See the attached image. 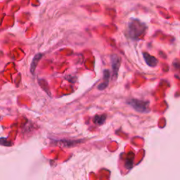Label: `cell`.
<instances>
[{"label": "cell", "mask_w": 180, "mask_h": 180, "mask_svg": "<svg viewBox=\"0 0 180 180\" xmlns=\"http://www.w3.org/2000/svg\"><path fill=\"white\" fill-rule=\"evenodd\" d=\"M146 29V24L138 19L130 20L128 24V34L132 39H138L144 33Z\"/></svg>", "instance_id": "obj_1"}, {"label": "cell", "mask_w": 180, "mask_h": 180, "mask_svg": "<svg viewBox=\"0 0 180 180\" xmlns=\"http://www.w3.org/2000/svg\"><path fill=\"white\" fill-rule=\"evenodd\" d=\"M128 103L137 112L148 113L149 111V102L138 99H130Z\"/></svg>", "instance_id": "obj_2"}, {"label": "cell", "mask_w": 180, "mask_h": 180, "mask_svg": "<svg viewBox=\"0 0 180 180\" xmlns=\"http://www.w3.org/2000/svg\"><path fill=\"white\" fill-rule=\"evenodd\" d=\"M111 67L113 70V75L115 78L117 77L118 70H119V68L120 66V63H121V59L118 55L113 54L112 55L111 58Z\"/></svg>", "instance_id": "obj_3"}, {"label": "cell", "mask_w": 180, "mask_h": 180, "mask_svg": "<svg viewBox=\"0 0 180 180\" xmlns=\"http://www.w3.org/2000/svg\"><path fill=\"white\" fill-rule=\"evenodd\" d=\"M143 56H144V58L145 61H146V64L149 66H150V67H156L157 66L158 61L157 59L154 56H151L148 53H144L143 54Z\"/></svg>", "instance_id": "obj_4"}, {"label": "cell", "mask_w": 180, "mask_h": 180, "mask_svg": "<svg viewBox=\"0 0 180 180\" xmlns=\"http://www.w3.org/2000/svg\"><path fill=\"white\" fill-rule=\"evenodd\" d=\"M42 56H43L42 54L38 53V54H37L36 55L34 56V58H33V61H32L31 65H30V72L32 74H33V75H34V72H35V70H36V68H37V66H38L39 61L41 60L42 58Z\"/></svg>", "instance_id": "obj_5"}, {"label": "cell", "mask_w": 180, "mask_h": 180, "mask_svg": "<svg viewBox=\"0 0 180 180\" xmlns=\"http://www.w3.org/2000/svg\"><path fill=\"white\" fill-rule=\"evenodd\" d=\"M106 115L103 114V115H96V116L94 118V122L95 123V124H97V125H102L104 123V122L106 121Z\"/></svg>", "instance_id": "obj_6"}, {"label": "cell", "mask_w": 180, "mask_h": 180, "mask_svg": "<svg viewBox=\"0 0 180 180\" xmlns=\"http://www.w3.org/2000/svg\"><path fill=\"white\" fill-rule=\"evenodd\" d=\"M0 145H2V146H11L12 142L7 139L6 138L2 137L0 138Z\"/></svg>", "instance_id": "obj_7"}, {"label": "cell", "mask_w": 180, "mask_h": 180, "mask_svg": "<svg viewBox=\"0 0 180 180\" xmlns=\"http://www.w3.org/2000/svg\"><path fill=\"white\" fill-rule=\"evenodd\" d=\"M61 142L63 143V146H66V147H69L70 146H75V144H77L78 143H79L80 142L79 141H68V140H65V141H61Z\"/></svg>", "instance_id": "obj_8"}, {"label": "cell", "mask_w": 180, "mask_h": 180, "mask_svg": "<svg viewBox=\"0 0 180 180\" xmlns=\"http://www.w3.org/2000/svg\"><path fill=\"white\" fill-rule=\"evenodd\" d=\"M110 71L108 70H105L103 71V80L104 82H109V80H110Z\"/></svg>", "instance_id": "obj_9"}, {"label": "cell", "mask_w": 180, "mask_h": 180, "mask_svg": "<svg viewBox=\"0 0 180 180\" xmlns=\"http://www.w3.org/2000/svg\"><path fill=\"white\" fill-rule=\"evenodd\" d=\"M132 163H133V157L132 158H128L125 161V167H127V169H131L132 167Z\"/></svg>", "instance_id": "obj_10"}, {"label": "cell", "mask_w": 180, "mask_h": 180, "mask_svg": "<svg viewBox=\"0 0 180 180\" xmlns=\"http://www.w3.org/2000/svg\"><path fill=\"white\" fill-rule=\"evenodd\" d=\"M108 82H103L102 83H101L100 85L98 86V89L99 90H105V89L108 87Z\"/></svg>", "instance_id": "obj_11"}]
</instances>
